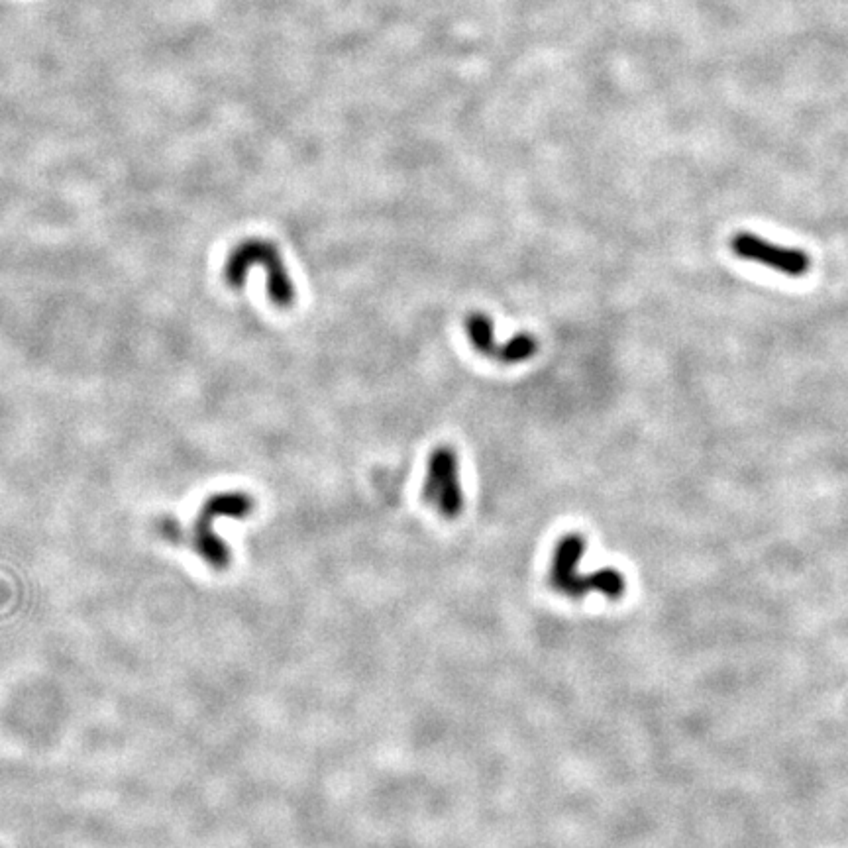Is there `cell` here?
Instances as JSON below:
<instances>
[{
	"label": "cell",
	"mask_w": 848,
	"mask_h": 848,
	"mask_svg": "<svg viewBox=\"0 0 848 848\" xmlns=\"http://www.w3.org/2000/svg\"><path fill=\"white\" fill-rule=\"evenodd\" d=\"M585 546V538L580 532L564 534L552 554L548 583L554 591L576 601L585 599L589 591H597L611 601H619L627 591V582L619 570L603 568L587 576L578 572Z\"/></svg>",
	"instance_id": "1"
},
{
	"label": "cell",
	"mask_w": 848,
	"mask_h": 848,
	"mask_svg": "<svg viewBox=\"0 0 848 848\" xmlns=\"http://www.w3.org/2000/svg\"><path fill=\"white\" fill-rule=\"evenodd\" d=\"M256 264L262 265L267 275V295L271 303L281 309L291 307L295 303L293 281L285 269L279 250L271 242H265L262 238L246 240L232 250L224 269V277L228 285L234 289H240L246 281L248 271L252 269V265Z\"/></svg>",
	"instance_id": "2"
},
{
	"label": "cell",
	"mask_w": 848,
	"mask_h": 848,
	"mask_svg": "<svg viewBox=\"0 0 848 848\" xmlns=\"http://www.w3.org/2000/svg\"><path fill=\"white\" fill-rule=\"evenodd\" d=\"M254 511V499L242 491L218 493L205 501L201 513L193 525V532L187 534V542L195 548V552L211 566L212 570L222 572L230 564V548L226 542L216 536L212 530V521L220 517L244 519Z\"/></svg>",
	"instance_id": "3"
},
{
	"label": "cell",
	"mask_w": 848,
	"mask_h": 848,
	"mask_svg": "<svg viewBox=\"0 0 848 848\" xmlns=\"http://www.w3.org/2000/svg\"><path fill=\"white\" fill-rule=\"evenodd\" d=\"M423 499L440 517L454 521L464 511L460 460L450 446H438L428 458Z\"/></svg>",
	"instance_id": "4"
},
{
	"label": "cell",
	"mask_w": 848,
	"mask_h": 848,
	"mask_svg": "<svg viewBox=\"0 0 848 848\" xmlns=\"http://www.w3.org/2000/svg\"><path fill=\"white\" fill-rule=\"evenodd\" d=\"M731 250L741 260L766 265L790 277H801L811 267V258L803 250L776 246L750 232L735 234L731 240Z\"/></svg>",
	"instance_id": "5"
},
{
	"label": "cell",
	"mask_w": 848,
	"mask_h": 848,
	"mask_svg": "<svg viewBox=\"0 0 848 848\" xmlns=\"http://www.w3.org/2000/svg\"><path fill=\"white\" fill-rule=\"evenodd\" d=\"M466 336L477 354L485 358L497 356L499 346L495 344V332H493V320L485 313H470L466 318Z\"/></svg>",
	"instance_id": "6"
},
{
	"label": "cell",
	"mask_w": 848,
	"mask_h": 848,
	"mask_svg": "<svg viewBox=\"0 0 848 848\" xmlns=\"http://www.w3.org/2000/svg\"><path fill=\"white\" fill-rule=\"evenodd\" d=\"M536 352H538V340L529 332H521L499 346L495 360L499 364L513 366V364L527 362L532 356H536Z\"/></svg>",
	"instance_id": "7"
}]
</instances>
